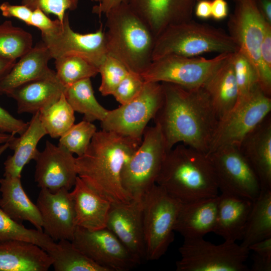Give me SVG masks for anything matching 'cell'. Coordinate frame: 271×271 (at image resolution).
<instances>
[{
	"label": "cell",
	"instance_id": "obj_1",
	"mask_svg": "<svg viewBox=\"0 0 271 271\" xmlns=\"http://www.w3.org/2000/svg\"><path fill=\"white\" fill-rule=\"evenodd\" d=\"M161 83L163 99L153 119L167 151L183 144L207 154L218 119L204 88Z\"/></svg>",
	"mask_w": 271,
	"mask_h": 271
},
{
	"label": "cell",
	"instance_id": "obj_2",
	"mask_svg": "<svg viewBox=\"0 0 271 271\" xmlns=\"http://www.w3.org/2000/svg\"><path fill=\"white\" fill-rule=\"evenodd\" d=\"M142 141L96 131L85 152L75 158L78 176L111 203L129 202L132 199L122 186L121 173Z\"/></svg>",
	"mask_w": 271,
	"mask_h": 271
},
{
	"label": "cell",
	"instance_id": "obj_3",
	"mask_svg": "<svg viewBox=\"0 0 271 271\" xmlns=\"http://www.w3.org/2000/svg\"><path fill=\"white\" fill-rule=\"evenodd\" d=\"M156 184L182 203L218 195L214 170L208 156L183 144L167 153Z\"/></svg>",
	"mask_w": 271,
	"mask_h": 271
},
{
	"label": "cell",
	"instance_id": "obj_4",
	"mask_svg": "<svg viewBox=\"0 0 271 271\" xmlns=\"http://www.w3.org/2000/svg\"><path fill=\"white\" fill-rule=\"evenodd\" d=\"M105 15L107 55L129 71L142 74L152 62L156 38L127 2L115 6Z\"/></svg>",
	"mask_w": 271,
	"mask_h": 271
},
{
	"label": "cell",
	"instance_id": "obj_5",
	"mask_svg": "<svg viewBox=\"0 0 271 271\" xmlns=\"http://www.w3.org/2000/svg\"><path fill=\"white\" fill-rule=\"evenodd\" d=\"M239 48L224 31L192 20L171 26L155 40L152 61L168 55L195 57L216 52L233 53Z\"/></svg>",
	"mask_w": 271,
	"mask_h": 271
},
{
	"label": "cell",
	"instance_id": "obj_6",
	"mask_svg": "<svg viewBox=\"0 0 271 271\" xmlns=\"http://www.w3.org/2000/svg\"><path fill=\"white\" fill-rule=\"evenodd\" d=\"M181 202L155 184L142 198L146 258L155 260L167 251L174 238V226Z\"/></svg>",
	"mask_w": 271,
	"mask_h": 271
},
{
	"label": "cell",
	"instance_id": "obj_7",
	"mask_svg": "<svg viewBox=\"0 0 271 271\" xmlns=\"http://www.w3.org/2000/svg\"><path fill=\"white\" fill-rule=\"evenodd\" d=\"M167 152L159 126L147 127L141 144L121 173L122 186L131 199H142L156 184Z\"/></svg>",
	"mask_w": 271,
	"mask_h": 271
},
{
	"label": "cell",
	"instance_id": "obj_8",
	"mask_svg": "<svg viewBox=\"0 0 271 271\" xmlns=\"http://www.w3.org/2000/svg\"><path fill=\"white\" fill-rule=\"evenodd\" d=\"M177 271H246L250 250L236 242L215 244L203 237L185 239L179 248Z\"/></svg>",
	"mask_w": 271,
	"mask_h": 271
},
{
	"label": "cell",
	"instance_id": "obj_9",
	"mask_svg": "<svg viewBox=\"0 0 271 271\" xmlns=\"http://www.w3.org/2000/svg\"><path fill=\"white\" fill-rule=\"evenodd\" d=\"M235 7L228 23L229 35L253 66L260 89L271 96V83L264 74L259 49L268 23L263 16L257 0H234Z\"/></svg>",
	"mask_w": 271,
	"mask_h": 271
},
{
	"label": "cell",
	"instance_id": "obj_10",
	"mask_svg": "<svg viewBox=\"0 0 271 271\" xmlns=\"http://www.w3.org/2000/svg\"><path fill=\"white\" fill-rule=\"evenodd\" d=\"M271 113V96L257 87L238 99L232 109L219 119L206 155L227 146L238 147L244 137Z\"/></svg>",
	"mask_w": 271,
	"mask_h": 271
},
{
	"label": "cell",
	"instance_id": "obj_11",
	"mask_svg": "<svg viewBox=\"0 0 271 271\" xmlns=\"http://www.w3.org/2000/svg\"><path fill=\"white\" fill-rule=\"evenodd\" d=\"M231 54L221 53L211 59L168 55L153 61L141 76L145 82H168L188 88L201 87Z\"/></svg>",
	"mask_w": 271,
	"mask_h": 271
},
{
	"label": "cell",
	"instance_id": "obj_12",
	"mask_svg": "<svg viewBox=\"0 0 271 271\" xmlns=\"http://www.w3.org/2000/svg\"><path fill=\"white\" fill-rule=\"evenodd\" d=\"M163 99L161 83L145 82L140 94L132 100L108 110L101 122L102 129L142 140L149 122L154 119Z\"/></svg>",
	"mask_w": 271,
	"mask_h": 271
},
{
	"label": "cell",
	"instance_id": "obj_13",
	"mask_svg": "<svg viewBox=\"0 0 271 271\" xmlns=\"http://www.w3.org/2000/svg\"><path fill=\"white\" fill-rule=\"evenodd\" d=\"M213 165L219 190L253 201L261 189L258 178L237 147L227 146L207 155Z\"/></svg>",
	"mask_w": 271,
	"mask_h": 271
},
{
	"label": "cell",
	"instance_id": "obj_14",
	"mask_svg": "<svg viewBox=\"0 0 271 271\" xmlns=\"http://www.w3.org/2000/svg\"><path fill=\"white\" fill-rule=\"evenodd\" d=\"M43 43L52 58L66 56L83 58L99 67L107 55L105 32L101 24L95 32L80 34L71 28L68 13L53 30L41 33Z\"/></svg>",
	"mask_w": 271,
	"mask_h": 271
},
{
	"label": "cell",
	"instance_id": "obj_15",
	"mask_svg": "<svg viewBox=\"0 0 271 271\" xmlns=\"http://www.w3.org/2000/svg\"><path fill=\"white\" fill-rule=\"evenodd\" d=\"M71 242L84 255L107 271H127L139 264L106 227L90 230L77 226Z\"/></svg>",
	"mask_w": 271,
	"mask_h": 271
},
{
	"label": "cell",
	"instance_id": "obj_16",
	"mask_svg": "<svg viewBox=\"0 0 271 271\" xmlns=\"http://www.w3.org/2000/svg\"><path fill=\"white\" fill-rule=\"evenodd\" d=\"M73 155L63 147L46 141L44 149L38 152L35 159L34 178L38 186L53 193L73 188L78 176Z\"/></svg>",
	"mask_w": 271,
	"mask_h": 271
},
{
	"label": "cell",
	"instance_id": "obj_17",
	"mask_svg": "<svg viewBox=\"0 0 271 271\" xmlns=\"http://www.w3.org/2000/svg\"><path fill=\"white\" fill-rule=\"evenodd\" d=\"M36 205L39 210L44 232L54 241H72L76 227L74 203L69 190L53 193L41 189Z\"/></svg>",
	"mask_w": 271,
	"mask_h": 271
},
{
	"label": "cell",
	"instance_id": "obj_18",
	"mask_svg": "<svg viewBox=\"0 0 271 271\" xmlns=\"http://www.w3.org/2000/svg\"><path fill=\"white\" fill-rule=\"evenodd\" d=\"M106 227L122 243L140 263L146 258L142 217V199L111 203Z\"/></svg>",
	"mask_w": 271,
	"mask_h": 271
},
{
	"label": "cell",
	"instance_id": "obj_19",
	"mask_svg": "<svg viewBox=\"0 0 271 271\" xmlns=\"http://www.w3.org/2000/svg\"><path fill=\"white\" fill-rule=\"evenodd\" d=\"M197 0H127L156 39L168 27L192 20Z\"/></svg>",
	"mask_w": 271,
	"mask_h": 271
},
{
	"label": "cell",
	"instance_id": "obj_20",
	"mask_svg": "<svg viewBox=\"0 0 271 271\" xmlns=\"http://www.w3.org/2000/svg\"><path fill=\"white\" fill-rule=\"evenodd\" d=\"M237 147L257 175L261 190L271 189V114L249 131Z\"/></svg>",
	"mask_w": 271,
	"mask_h": 271
},
{
	"label": "cell",
	"instance_id": "obj_21",
	"mask_svg": "<svg viewBox=\"0 0 271 271\" xmlns=\"http://www.w3.org/2000/svg\"><path fill=\"white\" fill-rule=\"evenodd\" d=\"M10 70L0 79V95H7L17 87L28 82L53 77L56 72L48 67L52 59L48 48L42 42L24 54Z\"/></svg>",
	"mask_w": 271,
	"mask_h": 271
},
{
	"label": "cell",
	"instance_id": "obj_22",
	"mask_svg": "<svg viewBox=\"0 0 271 271\" xmlns=\"http://www.w3.org/2000/svg\"><path fill=\"white\" fill-rule=\"evenodd\" d=\"M76 226L94 230L106 227L111 202L77 176L70 192Z\"/></svg>",
	"mask_w": 271,
	"mask_h": 271
},
{
	"label": "cell",
	"instance_id": "obj_23",
	"mask_svg": "<svg viewBox=\"0 0 271 271\" xmlns=\"http://www.w3.org/2000/svg\"><path fill=\"white\" fill-rule=\"evenodd\" d=\"M219 195L181 203L174 231L184 239L203 237L213 232Z\"/></svg>",
	"mask_w": 271,
	"mask_h": 271
},
{
	"label": "cell",
	"instance_id": "obj_24",
	"mask_svg": "<svg viewBox=\"0 0 271 271\" xmlns=\"http://www.w3.org/2000/svg\"><path fill=\"white\" fill-rule=\"evenodd\" d=\"M52 263L47 251L33 243L0 241V271H47Z\"/></svg>",
	"mask_w": 271,
	"mask_h": 271
},
{
	"label": "cell",
	"instance_id": "obj_25",
	"mask_svg": "<svg viewBox=\"0 0 271 271\" xmlns=\"http://www.w3.org/2000/svg\"><path fill=\"white\" fill-rule=\"evenodd\" d=\"M65 90V87L56 76L25 83L13 89L7 96L16 100L18 113L33 114L56 102Z\"/></svg>",
	"mask_w": 271,
	"mask_h": 271
},
{
	"label": "cell",
	"instance_id": "obj_26",
	"mask_svg": "<svg viewBox=\"0 0 271 271\" xmlns=\"http://www.w3.org/2000/svg\"><path fill=\"white\" fill-rule=\"evenodd\" d=\"M252 203L245 198L221 193L213 232L224 241L236 242L241 239Z\"/></svg>",
	"mask_w": 271,
	"mask_h": 271
},
{
	"label": "cell",
	"instance_id": "obj_27",
	"mask_svg": "<svg viewBox=\"0 0 271 271\" xmlns=\"http://www.w3.org/2000/svg\"><path fill=\"white\" fill-rule=\"evenodd\" d=\"M0 192V207L11 219L20 223L28 221L43 231L39 210L24 191L20 177L1 178Z\"/></svg>",
	"mask_w": 271,
	"mask_h": 271
},
{
	"label": "cell",
	"instance_id": "obj_28",
	"mask_svg": "<svg viewBox=\"0 0 271 271\" xmlns=\"http://www.w3.org/2000/svg\"><path fill=\"white\" fill-rule=\"evenodd\" d=\"M47 134L40 119V112L33 114L25 130L19 137L15 136L9 142V147L14 154L4 162V177H20L22 171L32 160L35 159L39 152L37 145Z\"/></svg>",
	"mask_w": 271,
	"mask_h": 271
},
{
	"label": "cell",
	"instance_id": "obj_29",
	"mask_svg": "<svg viewBox=\"0 0 271 271\" xmlns=\"http://www.w3.org/2000/svg\"><path fill=\"white\" fill-rule=\"evenodd\" d=\"M232 54L217 68L203 86L218 120L232 109L238 98Z\"/></svg>",
	"mask_w": 271,
	"mask_h": 271
},
{
	"label": "cell",
	"instance_id": "obj_30",
	"mask_svg": "<svg viewBox=\"0 0 271 271\" xmlns=\"http://www.w3.org/2000/svg\"><path fill=\"white\" fill-rule=\"evenodd\" d=\"M271 237V189L261 190L253 201L243 234L241 245L251 244Z\"/></svg>",
	"mask_w": 271,
	"mask_h": 271
},
{
	"label": "cell",
	"instance_id": "obj_31",
	"mask_svg": "<svg viewBox=\"0 0 271 271\" xmlns=\"http://www.w3.org/2000/svg\"><path fill=\"white\" fill-rule=\"evenodd\" d=\"M65 98L74 111L84 115L83 120L103 121L108 110L96 100L90 78L81 80L65 87Z\"/></svg>",
	"mask_w": 271,
	"mask_h": 271
},
{
	"label": "cell",
	"instance_id": "obj_32",
	"mask_svg": "<svg viewBox=\"0 0 271 271\" xmlns=\"http://www.w3.org/2000/svg\"><path fill=\"white\" fill-rule=\"evenodd\" d=\"M58 241L53 249L47 251L55 271H107L81 252L71 241Z\"/></svg>",
	"mask_w": 271,
	"mask_h": 271
},
{
	"label": "cell",
	"instance_id": "obj_33",
	"mask_svg": "<svg viewBox=\"0 0 271 271\" xmlns=\"http://www.w3.org/2000/svg\"><path fill=\"white\" fill-rule=\"evenodd\" d=\"M40 112V119L47 134L60 138L74 124V111L64 93L55 103Z\"/></svg>",
	"mask_w": 271,
	"mask_h": 271
},
{
	"label": "cell",
	"instance_id": "obj_34",
	"mask_svg": "<svg viewBox=\"0 0 271 271\" xmlns=\"http://www.w3.org/2000/svg\"><path fill=\"white\" fill-rule=\"evenodd\" d=\"M18 239L33 243L46 251L53 249L56 242L43 231L26 228L11 219L0 207V241Z\"/></svg>",
	"mask_w": 271,
	"mask_h": 271
},
{
	"label": "cell",
	"instance_id": "obj_35",
	"mask_svg": "<svg viewBox=\"0 0 271 271\" xmlns=\"http://www.w3.org/2000/svg\"><path fill=\"white\" fill-rule=\"evenodd\" d=\"M32 35L10 21L0 24V57L16 60L33 47Z\"/></svg>",
	"mask_w": 271,
	"mask_h": 271
},
{
	"label": "cell",
	"instance_id": "obj_36",
	"mask_svg": "<svg viewBox=\"0 0 271 271\" xmlns=\"http://www.w3.org/2000/svg\"><path fill=\"white\" fill-rule=\"evenodd\" d=\"M55 60L57 77L65 87L98 73V67L80 57L66 56Z\"/></svg>",
	"mask_w": 271,
	"mask_h": 271
},
{
	"label": "cell",
	"instance_id": "obj_37",
	"mask_svg": "<svg viewBox=\"0 0 271 271\" xmlns=\"http://www.w3.org/2000/svg\"><path fill=\"white\" fill-rule=\"evenodd\" d=\"M96 131V127L91 122L83 120L73 124L59 138L58 145L77 157L81 156L86 151Z\"/></svg>",
	"mask_w": 271,
	"mask_h": 271
},
{
	"label": "cell",
	"instance_id": "obj_38",
	"mask_svg": "<svg viewBox=\"0 0 271 271\" xmlns=\"http://www.w3.org/2000/svg\"><path fill=\"white\" fill-rule=\"evenodd\" d=\"M232 63L238 88V99H240L250 95L259 86L257 77L250 61L239 50L232 54Z\"/></svg>",
	"mask_w": 271,
	"mask_h": 271
},
{
	"label": "cell",
	"instance_id": "obj_39",
	"mask_svg": "<svg viewBox=\"0 0 271 271\" xmlns=\"http://www.w3.org/2000/svg\"><path fill=\"white\" fill-rule=\"evenodd\" d=\"M129 71L119 61L107 55L98 67L101 77L99 91L103 96L112 95Z\"/></svg>",
	"mask_w": 271,
	"mask_h": 271
},
{
	"label": "cell",
	"instance_id": "obj_40",
	"mask_svg": "<svg viewBox=\"0 0 271 271\" xmlns=\"http://www.w3.org/2000/svg\"><path fill=\"white\" fill-rule=\"evenodd\" d=\"M79 0H22V5L34 10L39 9L46 15L53 14L62 22L67 10L74 11Z\"/></svg>",
	"mask_w": 271,
	"mask_h": 271
},
{
	"label": "cell",
	"instance_id": "obj_41",
	"mask_svg": "<svg viewBox=\"0 0 271 271\" xmlns=\"http://www.w3.org/2000/svg\"><path fill=\"white\" fill-rule=\"evenodd\" d=\"M145 81L141 75L129 71L117 86L112 95L120 104L132 100L142 91Z\"/></svg>",
	"mask_w": 271,
	"mask_h": 271
},
{
	"label": "cell",
	"instance_id": "obj_42",
	"mask_svg": "<svg viewBox=\"0 0 271 271\" xmlns=\"http://www.w3.org/2000/svg\"><path fill=\"white\" fill-rule=\"evenodd\" d=\"M248 248L254 252L251 270H271V237L256 242Z\"/></svg>",
	"mask_w": 271,
	"mask_h": 271
},
{
	"label": "cell",
	"instance_id": "obj_43",
	"mask_svg": "<svg viewBox=\"0 0 271 271\" xmlns=\"http://www.w3.org/2000/svg\"><path fill=\"white\" fill-rule=\"evenodd\" d=\"M29 122L15 118L0 106V132L20 135L25 130Z\"/></svg>",
	"mask_w": 271,
	"mask_h": 271
},
{
	"label": "cell",
	"instance_id": "obj_44",
	"mask_svg": "<svg viewBox=\"0 0 271 271\" xmlns=\"http://www.w3.org/2000/svg\"><path fill=\"white\" fill-rule=\"evenodd\" d=\"M260 60L267 80L271 83V24L266 26L259 49Z\"/></svg>",
	"mask_w": 271,
	"mask_h": 271
},
{
	"label": "cell",
	"instance_id": "obj_45",
	"mask_svg": "<svg viewBox=\"0 0 271 271\" xmlns=\"http://www.w3.org/2000/svg\"><path fill=\"white\" fill-rule=\"evenodd\" d=\"M0 10L5 17L15 18L30 25L33 10L25 5H14L4 2L0 5Z\"/></svg>",
	"mask_w": 271,
	"mask_h": 271
},
{
	"label": "cell",
	"instance_id": "obj_46",
	"mask_svg": "<svg viewBox=\"0 0 271 271\" xmlns=\"http://www.w3.org/2000/svg\"><path fill=\"white\" fill-rule=\"evenodd\" d=\"M60 22L58 19L51 20L42 10L36 9L33 10L29 25L37 27L41 33H45L56 28Z\"/></svg>",
	"mask_w": 271,
	"mask_h": 271
},
{
	"label": "cell",
	"instance_id": "obj_47",
	"mask_svg": "<svg viewBox=\"0 0 271 271\" xmlns=\"http://www.w3.org/2000/svg\"><path fill=\"white\" fill-rule=\"evenodd\" d=\"M228 13V8L225 0L211 1V17L216 20L225 18Z\"/></svg>",
	"mask_w": 271,
	"mask_h": 271
},
{
	"label": "cell",
	"instance_id": "obj_48",
	"mask_svg": "<svg viewBox=\"0 0 271 271\" xmlns=\"http://www.w3.org/2000/svg\"><path fill=\"white\" fill-rule=\"evenodd\" d=\"M197 1L194 8L196 16L203 19L211 17V1L209 0H198Z\"/></svg>",
	"mask_w": 271,
	"mask_h": 271
},
{
	"label": "cell",
	"instance_id": "obj_49",
	"mask_svg": "<svg viewBox=\"0 0 271 271\" xmlns=\"http://www.w3.org/2000/svg\"><path fill=\"white\" fill-rule=\"evenodd\" d=\"M127 2V0H104L92 8V12L99 15L105 14L110 9L122 3Z\"/></svg>",
	"mask_w": 271,
	"mask_h": 271
},
{
	"label": "cell",
	"instance_id": "obj_50",
	"mask_svg": "<svg viewBox=\"0 0 271 271\" xmlns=\"http://www.w3.org/2000/svg\"><path fill=\"white\" fill-rule=\"evenodd\" d=\"M259 9L266 21L271 24L270 0H257Z\"/></svg>",
	"mask_w": 271,
	"mask_h": 271
},
{
	"label": "cell",
	"instance_id": "obj_51",
	"mask_svg": "<svg viewBox=\"0 0 271 271\" xmlns=\"http://www.w3.org/2000/svg\"><path fill=\"white\" fill-rule=\"evenodd\" d=\"M16 62V60L0 57V79L10 70Z\"/></svg>",
	"mask_w": 271,
	"mask_h": 271
},
{
	"label": "cell",
	"instance_id": "obj_52",
	"mask_svg": "<svg viewBox=\"0 0 271 271\" xmlns=\"http://www.w3.org/2000/svg\"><path fill=\"white\" fill-rule=\"evenodd\" d=\"M14 135L0 132V144H3L9 142Z\"/></svg>",
	"mask_w": 271,
	"mask_h": 271
},
{
	"label": "cell",
	"instance_id": "obj_53",
	"mask_svg": "<svg viewBox=\"0 0 271 271\" xmlns=\"http://www.w3.org/2000/svg\"><path fill=\"white\" fill-rule=\"evenodd\" d=\"M9 147V142L6 143L5 144H2L0 146V156Z\"/></svg>",
	"mask_w": 271,
	"mask_h": 271
},
{
	"label": "cell",
	"instance_id": "obj_54",
	"mask_svg": "<svg viewBox=\"0 0 271 271\" xmlns=\"http://www.w3.org/2000/svg\"><path fill=\"white\" fill-rule=\"evenodd\" d=\"M91 1L93 2H98L99 3L104 0H91Z\"/></svg>",
	"mask_w": 271,
	"mask_h": 271
}]
</instances>
